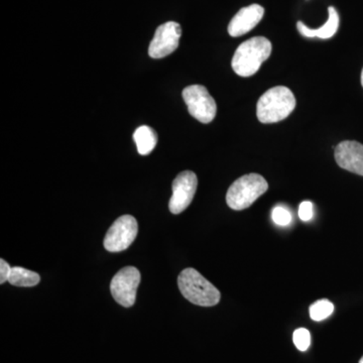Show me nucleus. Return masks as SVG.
Returning a JSON list of instances; mask_svg holds the SVG:
<instances>
[{"mask_svg": "<svg viewBox=\"0 0 363 363\" xmlns=\"http://www.w3.org/2000/svg\"><path fill=\"white\" fill-rule=\"evenodd\" d=\"M178 286L189 302L201 307H213L221 298L220 292L199 272L191 267L179 274Z\"/></svg>", "mask_w": 363, "mask_h": 363, "instance_id": "obj_3", "label": "nucleus"}, {"mask_svg": "<svg viewBox=\"0 0 363 363\" xmlns=\"http://www.w3.org/2000/svg\"><path fill=\"white\" fill-rule=\"evenodd\" d=\"M362 87H363V69H362Z\"/></svg>", "mask_w": 363, "mask_h": 363, "instance_id": "obj_20", "label": "nucleus"}, {"mask_svg": "<svg viewBox=\"0 0 363 363\" xmlns=\"http://www.w3.org/2000/svg\"><path fill=\"white\" fill-rule=\"evenodd\" d=\"M133 140L136 143L138 152L142 156H147L154 150L157 143L156 131L147 125L140 126L133 133Z\"/></svg>", "mask_w": 363, "mask_h": 363, "instance_id": "obj_13", "label": "nucleus"}, {"mask_svg": "<svg viewBox=\"0 0 363 363\" xmlns=\"http://www.w3.org/2000/svg\"><path fill=\"white\" fill-rule=\"evenodd\" d=\"M40 274L37 272L23 269L21 267H14L11 269L9 283L16 286H35L40 283Z\"/></svg>", "mask_w": 363, "mask_h": 363, "instance_id": "obj_14", "label": "nucleus"}, {"mask_svg": "<svg viewBox=\"0 0 363 363\" xmlns=\"http://www.w3.org/2000/svg\"><path fill=\"white\" fill-rule=\"evenodd\" d=\"M11 269H13V267H11L6 260L4 259H0V284H1V285L9 281Z\"/></svg>", "mask_w": 363, "mask_h": 363, "instance_id": "obj_19", "label": "nucleus"}, {"mask_svg": "<svg viewBox=\"0 0 363 363\" xmlns=\"http://www.w3.org/2000/svg\"><path fill=\"white\" fill-rule=\"evenodd\" d=\"M335 161L340 168L363 176V145L354 140H344L335 147Z\"/></svg>", "mask_w": 363, "mask_h": 363, "instance_id": "obj_10", "label": "nucleus"}, {"mask_svg": "<svg viewBox=\"0 0 363 363\" xmlns=\"http://www.w3.org/2000/svg\"><path fill=\"white\" fill-rule=\"evenodd\" d=\"M310 317L314 321L320 322L330 317L334 312V305L328 300H319L310 306Z\"/></svg>", "mask_w": 363, "mask_h": 363, "instance_id": "obj_15", "label": "nucleus"}, {"mask_svg": "<svg viewBox=\"0 0 363 363\" xmlns=\"http://www.w3.org/2000/svg\"><path fill=\"white\" fill-rule=\"evenodd\" d=\"M272 51V43L267 38L255 37L245 40L234 52L233 69L241 77H250L257 73Z\"/></svg>", "mask_w": 363, "mask_h": 363, "instance_id": "obj_1", "label": "nucleus"}, {"mask_svg": "<svg viewBox=\"0 0 363 363\" xmlns=\"http://www.w3.org/2000/svg\"><path fill=\"white\" fill-rule=\"evenodd\" d=\"M198 179L194 172L184 171L176 177L173 182V194L169 202V211L173 214H180L185 211L196 194Z\"/></svg>", "mask_w": 363, "mask_h": 363, "instance_id": "obj_8", "label": "nucleus"}, {"mask_svg": "<svg viewBox=\"0 0 363 363\" xmlns=\"http://www.w3.org/2000/svg\"><path fill=\"white\" fill-rule=\"evenodd\" d=\"M296 98L285 86H277L260 96L257 106V118L262 123H276L286 118L296 108Z\"/></svg>", "mask_w": 363, "mask_h": 363, "instance_id": "obj_2", "label": "nucleus"}, {"mask_svg": "<svg viewBox=\"0 0 363 363\" xmlns=\"http://www.w3.org/2000/svg\"><path fill=\"white\" fill-rule=\"evenodd\" d=\"M183 99L189 113L200 123H210L216 116V102L204 86H188L183 91Z\"/></svg>", "mask_w": 363, "mask_h": 363, "instance_id": "obj_5", "label": "nucleus"}, {"mask_svg": "<svg viewBox=\"0 0 363 363\" xmlns=\"http://www.w3.org/2000/svg\"><path fill=\"white\" fill-rule=\"evenodd\" d=\"M269 184L259 174H248L240 177L229 187L226 203L235 211L247 209L267 192Z\"/></svg>", "mask_w": 363, "mask_h": 363, "instance_id": "obj_4", "label": "nucleus"}, {"mask_svg": "<svg viewBox=\"0 0 363 363\" xmlns=\"http://www.w3.org/2000/svg\"><path fill=\"white\" fill-rule=\"evenodd\" d=\"M359 363H363V357H362V359L359 360Z\"/></svg>", "mask_w": 363, "mask_h": 363, "instance_id": "obj_21", "label": "nucleus"}, {"mask_svg": "<svg viewBox=\"0 0 363 363\" xmlns=\"http://www.w3.org/2000/svg\"><path fill=\"white\" fill-rule=\"evenodd\" d=\"M181 35V26L175 21H168L160 26L150 45V56L154 59H162L169 56L178 49Z\"/></svg>", "mask_w": 363, "mask_h": 363, "instance_id": "obj_9", "label": "nucleus"}, {"mask_svg": "<svg viewBox=\"0 0 363 363\" xmlns=\"http://www.w3.org/2000/svg\"><path fill=\"white\" fill-rule=\"evenodd\" d=\"M264 9L259 4L243 7L229 23L228 33L233 38L241 37L253 30L262 20Z\"/></svg>", "mask_w": 363, "mask_h": 363, "instance_id": "obj_11", "label": "nucleus"}, {"mask_svg": "<svg viewBox=\"0 0 363 363\" xmlns=\"http://www.w3.org/2000/svg\"><path fill=\"white\" fill-rule=\"evenodd\" d=\"M140 283V272L136 267H123L112 279L111 284L112 297L123 307H133L135 303L136 291Z\"/></svg>", "mask_w": 363, "mask_h": 363, "instance_id": "obj_7", "label": "nucleus"}, {"mask_svg": "<svg viewBox=\"0 0 363 363\" xmlns=\"http://www.w3.org/2000/svg\"><path fill=\"white\" fill-rule=\"evenodd\" d=\"M313 203L311 201H304L301 203L298 207V217L301 220L309 221L313 218L314 210H313Z\"/></svg>", "mask_w": 363, "mask_h": 363, "instance_id": "obj_18", "label": "nucleus"}, {"mask_svg": "<svg viewBox=\"0 0 363 363\" xmlns=\"http://www.w3.org/2000/svg\"><path fill=\"white\" fill-rule=\"evenodd\" d=\"M294 344L300 351H306L311 345V334L305 328H298L294 332Z\"/></svg>", "mask_w": 363, "mask_h": 363, "instance_id": "obj_16", "label": "nucleus"}, {"mask_svg": "<svg viewBox=\"0 0 363 363\" xmlns=\"http://www.w3.org/2000/svg\"><path fill=\"white\" fill-rule=\"evenodd\" d=\"M138 233V221L131 215L117 218L107 231L104 238L105 250L119 252L128 250L135 241Z\"/></svg>", "mask_w": 363, "mask_h": 363, "instance_id": "obj_6", "label": "nucleus"}, {"mask_svg": "<svg viewBox=\"0 0 363 363\" xmlns=\"http://www.w3.org/2000/svg\"><path fill=\"white\" fill-rule=\"evenodd\" d=\"M272 218L277 225L286 226L292 221V215L285 207L278 206L272 210Z\"/></svg>", "mask_w": 363, "mask_h": 363, "instance_id": "obj_17", "label": "nucleus"}, {"mask_svg": "<svg viewBox=\"0 0 363 363\" xmlns=\"http://www.w3.org/2000/svg\"><path fill=\"white\" fill-rule=\"evenodd\" d=\"M329 18L323 26L319 28H310L305 26L302 21H298L297 28L301 35L306 38H319V39H330L339 28V16L337 11L333 6L328 9Z\"/></svg>", "mask_w": 363, "mask_h": 363, "instance_id": "obj_12", "label": "nucleus"}]
</instances>
